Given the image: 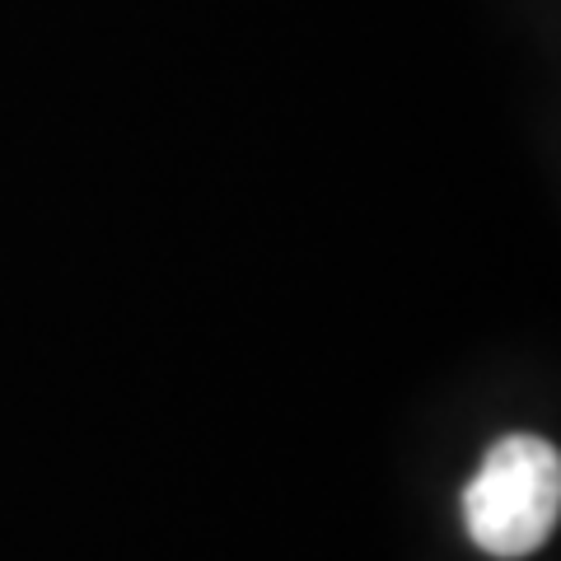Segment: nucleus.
Returning a JSON list of instances; mask_svg holds the SVG:
<instances>
[{
	"label": "nucleus",
	"mask_w": 561,
	"mask_h": 561,
	"mask_svg": "<svg viewBox=\"0 0 561 561\" xmlns=\"http://www.w3.org/2000/svg\"><path fill=\"white\" fill-rule=\"evenodd\" d=\"M561 515V459L538 435H505L486 449L463 486L468 538L486 557H529L552 538Z\"/></svg>",
	"instance_id": "nucleus-1"
}]
</instances>
